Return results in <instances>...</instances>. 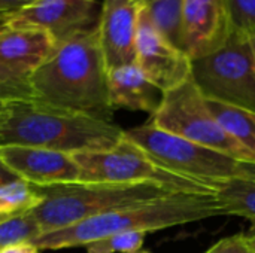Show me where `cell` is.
<instances>
[{
	"label": "cell",
	"instance_id": "1",
	"mask_svg": "<svg viewBox=\"0 0 255 253\" xmlns=\"http://www.w3.org/2000/svg\"><path fill=\"white\" fill-rule=\"evenodd\" d=\"M28 82L34 100L43 104L112 121L108 67L97 27L58 42Z\"/></svg>",
	"mask_w": 255,
	"mask_h": 253
},
{
	"label": "cell",
	"instance_id": "2",
	"mask_svg": "<svg viewBox=\"0 0 255 253\" xmlns=\"http://www.w3.org/2000/svg\"><path fill=\"white\" fill-rule=\"evenodd\" d=\"M227 216L212 192H175L167 197L103 213L70 227L43 233L33 243L42 251L87 246L120 233H151Z\"/></svg>",
	"mask_w": 255,
	"mask_h": 253
},
{
	"label": "cell",
	"instance_id": "3",
	"mask_svg": "<svg viewBox=\"0 0 255 253\" xmlns=\"http://www.w3.org/2000/svg\"><path fill=\"white\" fill-rule=\"evenodd\" d=\"M123 137L124 130L112 121L37 100L7 103L6 116L0 122V146H37L69 155L112 149Z\"/></svg>",
	"mask_w": 255,
	"mask_h": 253
},
{
	"label": "cell",
	"instance_id": "4",
	"mask_svg": "<svg viewBox=\"0 0 255 253\" xmlns=\"http://www.w3.org/2000/svg\"><path fill=\"white\" fill-rule=\"evenodd\" d=\"M37 189L43 201L30 212V216L39 225L40 234L175 194L154 183L118 182H73Z\"/></svg>",
	"mask_w": 255,
	"mask_h": 253
},
{
	"label": "cell",
	"instance_id": "5",
	"mask_svg": "<svg viewBox=\"0 0 255 253\" xmlns=\"http://www.w3.org/2000/svg\"><path fill=\"white\" fill-rule=\"evenodd\" d=\"M124 137L163 169L205 183L214 192L224 180L241 176V161L164 131L149 119L124 130Z\"/></svg>",
	"mask_w": 255,
	"mask_h": 253
},
{
	"label": "cell",
	"instance_id": "6",
	"mask_svg": "<svg viewBox=\"0 0 255 253\" xmlns=\"http://www.w3.org/2000/svg\"><path fill=\"white\" fill-rule=\"evenodd\" d=\"M149 121L172 134L214 149L242 163H255V157L241 146L215 119L206 98L190 78L179 86L163 92Z\"/></svg>",
	"mask_w": 255,
	"mask_h": 253
},
{
	"label": "cell",
	"instance_id": "7",
	"mask_svg": "<svg viewBox=\"0 0 255 253\" xmlns=\"http://www.w3.org/2000/svg\"><path fill=\"white\" fill-rule=\"evenodd\" d=\"M191 79L205 98L255 110V64L248 36L233 28L221 48L191 60Z\"/></svg>",
	"mask_w": 255,
	"mask_h": 253
},
{
	"label": "cell",
	"instance_id": "8",
	"mask_svg": "<svg viewBox=\"0 0 255 253\" xmlns=\"http://www.w3.org/2000/svg\"><path fill=\"white\" fill-rule=\"evenodd\" d=\"M73 158L81 169L79 182L154 183L175 192L215 194L205 183L163 169L126 137L112 149L82 152L73 155Z\"/></svg>",
	"mask_w": 255,
	"mask_h": 253
},
{
	"label": "cell",
	"instance_id": "9",
	"mask_svg": "<svg viewBox=\"0 0 255 253\" xmlns=\"http://www.w3.org/2000/svg\"><path fill=\"white\" fill-rule=\"evenodd\" d=\"M134 63L161 92L191 78V58L154 27L143 9L139 18Z\"/></svg>",
	"mask_w": 255,
	"mask_h": 253
},
{
	"label": "cell",
	"instance_id": "10",
	"mask_svg": "<svg viewBox=\"0 0 255 253\" xmlns=\"http://www.w3.org/2000/svg\"><path fill=\"white\" fill-rule=\"evenodd\" d=\"M102 3L97 0H34L9 18L10 27L48 31L57 42L94 30Z\"/></svg>",
	"mask_w": 255,
	"mask_h": 253
},
{
	"label": "cell",
	"instance_id": "11",
	"mask_svg": "<svg viewBox=\"0 0 255 253\" xmlns=\"http://www.w3.org/2000/svg\"><path fill=\"white\" fill-rule=\"evenodd\" d=\"M233 31L226 0H184L181 12V48L191 58L221 48Z\"/></svg>",
	"mask_w": 255,
	"mask_h": 253
},
{
	"label": "cell",
	"instance_id": "12",
	"mask_svg": "<svg viewBox=\"0 0 255 253\" xmlns=\"http://www.w3.org/2000/svg\"><path fill=\"white\" fill-rule=\"evenodd\" d=\"M0 160L21 180L33 186H52L81 180L73 155L25 145H1Z\"/></svg>",
	"mask_w": 255,
	"mask_h": 253
},
{
	"label": "cell",
	"instance_id": "13",
	"mask_svg": "<svg viewBox=\"0 0 255 253\" xmlns=\"http://www.w3.org/2000/svg\"><path fill=\"white\" fill-rule=\"evenodd\" d=\"M142 9L140 0L102 1L97 34L108 70L134 63Z\"/></svg>",
	"mask_w": 255,
	"mask_h": 253
},
{
	"label": "cell",
	"instance_id": "14",
	"mask_svg": "<svg viewBox=\"0 0 255 253\" xmlns=\"http://www.w3.org/2000/svg\"><path fill=\"white\" fill-rule=\"evenodd\" d=\"M57 43L45 30L4 25L0 28V64L28 79L51 57Z\"/></svg>",
	"mask_w": 255,
	"mask_h": 253
},
{
	"label": "cell",
	"instance_id": "15",
	"mask_svg": "<svg viewBox=\"0 0 255 253\" xmlns=\"http://www.w3.org/2000/svg\"><path fill=\"white\" fill-rule=\"evenodd\" d=\"M108 91L112 109H127L152 115L163 92L155 88L136 63L108 70Z\"/></svg>",
	"mask_w": 255,
	"mask_h": 253
},
{
	"label": "cell",
	"instance_id": "16",
	"mask_svg": "<svg viewBox=\"0 0 255 253\" xmlns=\"http://www.w3.org/2000/svg\"><path fill=\"white\" fill-rule=\"evenodd\" d=\"M227 216H239L250 222L247 236H255V177L238 176L224 180L215 191Z\"/></svg>",
	"mask_w": 255,
	"mask_h": 253
},
{
	"label": "cell",
	"instance_id": "17",
	"mask_svg": "<svg viewBox=\"0 0 255 253\" xmlns=\"http://www.w3.org/2000/svg\"><path fill=\"white\" fill-rule=\"evenodd\" d=\"M206 103L220 125L255 157V110L209 98Z\"/></svg>",
	"mask_w": 255,
	"mask_h": 253
},
{
	"label": "cell",
	"instance_id": "18",
	"mask_svg": "<svg viewBox=\"0 0 255 253\" xmlns=\"http://www.w3.org/2000/svg\"><path fill=\"white\" fill-rule=\"evenodd\" d=\"M43 201L37 186L21 179L0 186V222L30 213Z\"/></svg>",
	"mask_w": 255,
	"mask_h": 253
},
{
	"label": "cell",
	"instance_id": "19",
	"mask_svg": "<svg viewBox=\"0 0 255 253\" xmlns=\"http://www.w3.org/2000/svg\"><path fill=\"white\" fill-rule=\"evenodd\" d=\"M154 27L175 46L181 48V12L184 0H140Z\"/></svg>",
	"mask_w": 255,
	"mask_h": 253
},
{
	"label": "cell",
	"instance_id": "20",
	"mask_svg": "<svg viewBox=\"0 0 255 253\" xmlns=\"http://www.w3.org/2000/svg\"><path fill=\"white\" fill-rule=\"evenodd\" d=\"M40 236V228L30 213L0 222V252L12 245L34 242Z\"/></svg>",
	"mask_w": 255,
	"mask_h": 253
},
{
	"label": "cell",
	"instance_id": "21",
	"mask_svg": "<svg viewBox=\"0 0 255 253\" xmlns=\"http://www.w3.org/2000/svg\"><path fill=\"white\" fill-rule=\"evenodd\" d=\"M145 233H120L85 246L87 253H139L145 243Z\"/></svg>",
	"mask_w": 255,
	"mask_h": 253
},
{
	"label": "cell",
	"instance_id": "22",
	"mask_svg": "<svg viewBox=\"0 0 255 253\" xmlns=\"http://www.w3.org/2000/svg\"><path fill=\"white\" fill-rule=\"evenodd\" d=\"M34 94L27 78L18 76L0 64V101H31Z\"/></svg>",
	"mask_w": 255,
	"mask_h": 253
},
{
	"label": "cell",
	"instance_id": "23",
	"mask_svg": "<svg viewBox=\"0 0 255 253\" xmlns=\"http://www.w3.org/2000/svg\"><path fill=\"white\" fill-rule=\"evenodd\" d=\"M235 30L250 33L255 28V0H226Z\"/></svg>",
	"mask_w": 255,
	"mask_h": 253
},
{
	"label": "cell",
	"instance_id": "24",
	"mask_svg": "<svg viewBox=\"0 0 255 253\" xmlns=\"http://www.w3.org/2000/svg\"><path fill=\"white\" fill-rule=\"evenodd\" d=\"M205 253H253L245 234H236L217 242Z\"/></svg>",
	"mask_w": 255,
	"mask_h": 253
},
{
	"label": "cell",
	"instance_id": "25",
	"mask_svg": "<svg viewBox=\"0 0 255 253\" xmlns=\"http://www.w3.org/2000/svg\"><path fill=\"white\" fill-rule=\"evenodd\" d=\"M34 0H0V16H12Z\"/></svg>",
	"mask_w": 255,
	"mask_h": 253
},
{
	"label": "cell",
	"instance_id": "26",
	"mask_svg": "<svg viewBox=\"0 0 255 253\" xmlns=\"http://www.w3.org/2000/svg\"><path fill=\"white\" fill-rule=\"evenodd\" d=\"M0 253H40V251L36 248L33 242H22L3 249Z\"/></svg>",
	"mask_w": 255,
	"mask_h": 253
},
{
	"label": "cell",
	"instance_id": "27",
	"mask_svg": "<svg viewBox=\"0 0 255 253\" xmlns=\"http://www.w3.org/2000/svg\"><path fill=\"white\" fill-rule=\"evenodd\" d=\"M18 177L7 169V166L0 160V186H3V185H6V183H9V182H12V180H16Z\"/></svg>",
	"mask_w": 255,
	"mask_h": 253
},
{
	"label": "cell",
	"instance_id": "28",
	"mask_svg": "<svg viewBox=\"0 0 255 253\" xmlns=\"http://www.w3.org/2000/svg\"><path fill=\"white\" fill-rule=\"evenodd\" d=\"M241 176L255 177V163H242L241 161Z\"/></svg>",
	"mask_w": 255,
	"mask_h": 253
},
{
	"label": "cell",
	"instance_id": "29",
	"mask_svg": "<svg viewBox=\"0 0 255 253\" xmlns=\"http://www.w3.org/2000/svg\"><path fill=\"white\" fill-rule=\"evenodd\" d=\"M247 36H248V42H250V48H251V54H253V60L255 64V28L250 33H247Z\"/></svg>",
	"mask_w": 255,
	"mask_h": 253
},
{
	"label": "cell",
	"instance_id": "30",
	"mask_svg": "<svg viewBox=\"0 0 255 253\" xmlns=\"http://www.w3.org/2000/svg\"><path fill=\"white\" fill-rule=\"evenodd\" d=\"M6 112H7V103H1V101H0V122H1L3 118L6 116Z\"/></svg>",
	"mask_w": 255,
	"mask_h": 253
},
{
	"label": "cell",
	"instance_id": "31",
	"mask_svg": "<svg viewBox=\"0 0 255 253\" xmlns=\"http://www.w3.org/2000/svg\"><path fill=\"white\" fill-rule=\"evenodd\" d=\"M247 239H248V243L251 246V251H253V253H255V236H247Z\"/></svg>",
	"mask_w": 255,
	"mask_h": 253
},
{
	"label": "cell",
	"instance_id": "32",
	"mask_svg": "<svg viewBox=\"0 0 255 253\" xmlns=\"http://www.w3.org/2000/svg\"><path fill=\"white\" fill-rule=\"evenodd\" d=\"M9 18H10V16H0V28H3L4 25H7Z\"/></svg>",
	"mask_w": 255,
	"mask_h": 253
},
{
	"label": "cell",
	"instance_id": "33",
	"mask_svg": "<svg viewBox=\"0 0 255 253\" xmlns=\"http://www.w3.org/2000/svg\"><path fill=\"white\" fill-rule=\"evenodd\" d=\"M139 253H149V252H148V251H140Z\"/></svg>",
	"mask_w": 255,
	"mask_h": 253
}]
</instances>
